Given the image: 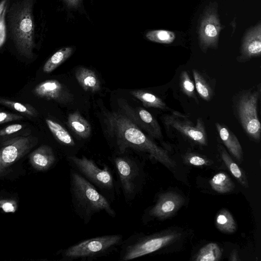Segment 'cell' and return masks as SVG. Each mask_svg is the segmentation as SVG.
Returning <instances> with one entry per match:
<instances>
[{"mask_svg":"<svg viewBox=\"0 0 261 261\" xmlns=\"http://www.w3.org/2000/svg\"><path fill=\"white\" fill-rule=\"evenodd\" d=\"M0 105L5 106L28 116L35 117L38 115V111L30 104L22 103L0 97Z\"/></svg>","mask_w":261,"mask_h":261,"instance_id":"28","label":"cell"},{"mask_svg":"<svg viewBox=\"0 0 261 261\" xmlns=\"http://www.w3.org/2000/svg\"><path fill=\"white\" fill-rule=\"evenodd\" d=\"M70 192L73 209L85 224L96 214L103 212L111 217L116 212L109 199L77 172H70Z\"/></svg>","mask_w":261,"mask_h":261,"instance_id":"2","label":"cell"},{"mask_svg":"<svg viewBox=\"0 0 261 261\" xmlns=\"http://www.w3.org/2000/svg\"><path fill=\"white\" fill-rule=\"evenodd\" d=\"M112 162L125 200L132 201L139 192L141 185L143 171L140 163L124 153H117L112 159Z\"/></svg>","mask_w":261,"mask_h":261,"instance_id":"8","label":"cell"},{"mask_svg":"<svg viewBox=\"0 0 261 261\" xmlns=\"http://www.w3.org/2000/svg\"><path fill=\"white\" fill-rule=\"evenodd\" d=\"M195 87L200 97L205 101L211 100L214 96L212 85L204 75L196 69L192 70Z\"/></svg>","mask_w":261,"mask_h":261,"instance_id":"22","label":"cell"},{"mask_svg":"<svg viewBox=\"0 0 261 261\" xmlns=\"http://www.w3.org/2000/svg\"><path fill=\"white\" fill-rule=\"evenodd\" d=\"M180 87L182 92L190 98L197 101L195 94V84L187 71H182L180 76Z\"/></svg>","mask_w":261,"mask_h":261,"instance_id":"30","label":"cell"},{"mask_svg":"<svg viewBox=\"0 0 261 261\" xmlns=\"http://www.w3.org/2000/svg\"><path fill=\"white\" fill-rule=\"evenodd\" d=\"M130 93L141 101L146 107L161 110L169 109L163 99L149 91L143 90H135L130 91Z\"/></svg>","mask_w":261,"mask_h":261,"instance_id":"21","label":"cell"},{"mask_svg":"<svg viewBox=\"0 0 261 261\" xmlns=\"http://www.w3.org/2000/svg\"><path fill=\"white\" fill-rule=\"evenodd\" d=\"M215 126L222 142L229 152L240 163L243 160V152L241 145L234 133L225 124L215 123Z\"/></svg>","mask_w":261,"mask_h":261,"instance_id":"17","label":"cell"},{"mask_svg":"<svg viewBox=\"0 0 261 261\" xmlns=\"http://www.w3.org/2000/svg\"><path fill=\"white\" fill-rule=\"evenodd\" d=\"M146 38L152 42L170 44L173 42L175 38V35L174 32L163 30H153L148 32L146 34Z\"/></svg>","mask_w":261,"mask_h":261,"instance_id":"29","label":"cell"},{"mask_svg":"<svg viewBox=\"0 0 261 261\" xmlns=\"http://www.w3.org/2000/svg\"><path fill=\"white\" fill-rule=\"evenodd\" d=\"M75 76L79 84L86 91L96 92L101 89L100 82L92 70L85 67H78Z\"/></svg>","mask_w":261,"mask_h":261,"instance_id":"18","label":"cell"},{"mask_svg":"<svg viewBox=\"0 0 261 261\" xmlns=\"http://www.w3.org/2000/svg\"><path fill=\"white\" fill-rule=\"evenodd\" d=\"M67 161L72 168L93 185L106 197H114L115 184L113 174L108 165L100 168L91 159L82 155H69Z\"/></svg>","mask_w":261,"mask_h":261,"instance_id":"7","label":"cell"},{"mask_svg":"<svg viewBox=\"0 0 261 261\" xmlns=\"http://www.w3.org/2000/svg\"><path fill=\"white\" fill-rule=\"evenodd\" d=\"M217 2H210L203 10L198 23L197 34L199 47L203 53L218 46L221 31L224 26L221 23Z\"/></svg>","mask_w":261,"mask_h":261,"instance_id":"9","label":"cell"},{"mask_svg":"<svg viewBox=\"0 0 261 261\" xmlns=\"http://www.w3.org/2000/svg\"><path fill=\"white\" fill-rule=\"evenodd\" d=\"M56 158L51 147L42 145L32 152L29 155V163L38 171H45L55 163Z\"/></svg>","mask_w":261,"mask_h":261,"instance_id":"16","label":"cell"},{"mask_svg":"<svg viewBox=\"0 0 261 261\" xmlns=\"http://www.w3.org/2000/svg\"><path fill=\"white\" fill-rule=\"evenodd\" d=\"M0 208L6 213L15 212L17 208V204L12 200H0Z\"/></svg>","mask_w":261,"mask_h":261,"instance_id":"33","label":"cell"},{"mask_svg":"<svg viewBox=\"0 0 261 261\" xmlns=\"http://www.w3.org/2000/svg\"><path fill=\"white\" fill-rule=\"evenodd\" d=\"M218 149L223 162L231 174L244 187L248 188V182L245 173L230 156L224 147L219 144Z\"/></svg>","mask_w":261,"mask_h":261,"instance_id":"20","label":"cell"},{"mask_svg":"<svg viewBox=\"0 0 261 261\" xmlns=\"http://www.w3.org/2000/svg\"><path fill=\"white\" fill-rule=\"evenodd\" d=\"M103 122L108 135L114 141L117 153L128 149L147 154L169 169L176 167V163L163 148L146 136L122 112H103Z\"/></svg>","mask_w":261,"mask_h":261,"instance_id":"1","label":"cell"},{"mask_svg":"<svg viewBox=\"0 0 261 261\" xmlns=\"http://www.w3.org/2000/svg\"><path fill=\"white\" fill-rule=\"evenodd\" d=\"M212 188L219 193H226L231 192L235 185L228 175L224 172L215 174L210 180Z\"/></svg>","mask_w":261,"mask_h":261,"instance_id":"25","label":"cell"},{"mask_svg":"<svg viewBox=\"0 0 261 261\" xmlns=\"http://www.w3.org/2000/svg\"><path fill=\"white\" fill-rule=\"evenodd\" d=\"M222 256L219 246L215 243H210L202 247L194 257L196 261H218Z\"/></svg>","mask_w":261,"mask_h":261,"instance_id":"27","label":"cell"},{"mask_svg":"<svg viewBox=\"0 0 261 261\" xmlns=\"http://www.w3.org/2000/svg\"><path fill=\"white\" fill-rule=\"evenodd\" d=\"M261 55V24L259 21L247 30L240 47V55L237 58L239 62H245Z\"/></svg>","mask_w":261,"mask_h":261,"instance_id":"15","label":"cell"},{"mask_svg":"<svg viewBox=\"0 0 261 261\" xmlns=\"http://www.w3.org/2000/svg\"><path fill=\"white\" fill-rule=\"evenodd\" d=\"M23 118V117L21 115L5 111H0V124L15 120H20Z\"/></svg>","mask_w":261,"mask_h":261,"instance_id":"32","label":"cell"},{"mask_svg":"<svg viewBox=\"0 0 261 261\" xmlns=\"http://www.w3.org/2000/svg\"><path fill=\"white\" fill-rule=\"evenodd\" d=\"M180 233L168 231L149 236L134 234L120 245L119 259L128 261L154 252L174 242Z\"/></svg>","mask_w":261,"mask_h":261,"instance_id":"6","label":"cell"},{"mask_svg":"<svg viewBox=\"0 0 261 261\" xmlns=\"http://www.w3.org/2000/svg\"><path fill=\"white\" fill-rule=\"evenodd\" d=\"M33 1L22 0L18 4L11 16V29L16 47L27 58L33 56L35 47Z\"/></svg>","mask_w":261,"mask_h":261,"instance_id":"3","label":"cell"},{"mask_svg":"<svg viewBox=\"0 0 261 261\" xmlns=\"http://www.w3.org/2000/svg\"><path fill=\"white\" fill-rule=\"evenodd\" d=\"M185 161L191 165L202 166L210 165L212 162L206 157L195 153H188L184 157Z\"/></svg>","mask_w":261,"mask_h":261,"instance_id":"31","label":"cell"},{"mask_svg":"<svg viewBox=\"0 0 261 261\" xmlns=\"http://www.w3.org/2000/svg\"><path fill=\"white\" fill-rule=\"evenodd\" d=\"M45 122L56 140L62 144L74 146L75 142L68 132L61 124L50 119L46 118Z\"/></svg>","mask_w":261,"mask_h":261,"instance_id":"23","label":"cell"},{"mask_svg":"<svg viewBox=\"0 0 261 261\" xmlns=\"http://www.w3.org/2000/svg\"><path fill=\"white\" fill-rule=\"evenodd\" d=\"M34 94L40 98L54 100L61 104L72 102L73 95L64 85L56 80H47L37 85Z\"/></svg>","mask_w":261,"mask_h":261,"instance_id":"13","label":"cell"},{"mask_svg":"<svg viewBox=\"0 0 261 261\" xmlns=\"http://www.w3.org/2000/svg\"><path fill=\"white\" fill-rule=\"evenodd\" d=\"M121 234L98 236L83 240L60 251L63 260H91L105 256L120 246Z\"/></svg>","mask_w":261,"mask_h":261,"instance_id":"5","label":"cell"},{"mask_svg":"<svg viewBox=\"0 0 261 261\" xmlns=\"http://www.w3.org/2000/svg\"><path fill=\"white\" fill-rule=\"evenodd\" d=\"M73 48L70 47L62 48L56 52L44 64L43 71L50 73L66 61L72 54Z\"/></svg>","mask_w":261,"mask_h":261,"instance_id":"24","label":"cell"},{"mask_svg":"<svg viewBox=\"0 0 261 261\" xmlns=\"http://www.w3.org/2000/svg\"><path fill=\"white\" fill-rule=\"evenodd\" d=\"M22 128L20 124H13L8 125L0 130V136L9 135L15 133Z\"/></svg>","mask_w":261,"mask_h":261,"instance_id":"34","label":"cell"},{"mask_svg":"<svg viewBox=\"0 0 261 261\" xmlns=\"http://www.w3.org/2000/svg\"><path fill=\"white\" fill-rule=\"evenodd\" d=\"M7 1V0H3L0 3V16L4 10V8L5 7Z\"/></svg>","mask_w":261,"mask_h":261,"instance_id":"36","label":"cell"},{"mask_svg":"<svg viewBox=\"0 0 261 261\" xmlns=\"http://www.w3.org/2000/svg\"><path fill=\"white\" fill-rule=\"evenodd\" d=\"M68 125L79 137L85 139L91 134V127L89 122L78 111L70 113L67 119Z\"/></svg>","mask_w":261,"mask_h":261,"instance_id":"19","label":"cell"},{"mask_svg":"<svg viewBox=\"0 0 261 261\" xmlns=\"http://www.w3.org/2000/svg\"><path fill=\"white\" fill-rule=\"evenodd\" d=\"M217 228L225 233H232L237 230V224L230 213L222 209L217 214L216 219Z\"/></svg>","mask_w":261,"mask_h":261,"instance_id":"26","label":"cell"},{"mask_svg":"<svg viewBox=\"0 0 261 261\" xmlns=\"http://www.w3.org/2000/svg\"><path fill=\"white\" fill-rule=\"evenodd\" d=\"M121 112L125 115L141 129L145 130L150 137L162 140L161 127L156 119L146 109L130 106L124 99L118 100Z\"/></svg>","mask_w":261,"mask_h":261,"instance_id":"12","label":"cell"},{"mask_svg":"<svg viewBox=\"0 0 261 261\" xmlns=\"http://www.w3.org/2000/svg\"><path fill=\"white\" fill-rule=\"evenodd\" d=\"M166 130H176L188 140L202 146L207 145V136L202 119L197 118L196 123L191 121L188 116L173 111L163 116Z\"/></svg>","mask_w":261,"mask_h":261,"instance_id":"10","label":"cell"},{"mask_svg":"<svg viewBox=\"0 0 261 261\" xmlns=\"http://www.w3.org/2000/svg\"><path fill=\"white\" fill-rule=\"evenodd\" d=\"M260 88L244 90L237 94L233 100V112L245 133L249 138L259 142L261 125L258 115V104Z\"/></svg>","mask_w":261,"mask_h":261,"instance_id":"4","label":"cell"},{"mask_svg":"<svg viewBox=\"0 0 261 261\" xmlns=\"http://www.w3.org/2000/svg\"><path fill=\"white\" fill-rule=\"evenodd\" d=\"M185 200L177 193L168 192L161 194L156 203L147 212L151 218L164 219L173 215L183 205Z\"/></svg>","mask_w":261,"mask_h":261,"instance_id":"14","label":"cell"},{"mask_svg":"<svg viewBox=\"0 0 261 261\" xmlns=\"http://www.w3.org/2000/svg\"><path fill=\"white\" fill-rule=\"evenodd\" d=\"M37 142V138L32 135L18 136L4 142L0 148V176L28 153Z\"/></svg>","mask_w":261,"mask_h":261,"instance_id":"11","label":"cell"},{"mask_svg":"<svg viewBox=\"0 0 261 261\" xmlns=\"http://www.w3.org/2000/svg\"><path fill=\"white\" fill-rule=\"evenodd\" d=\"M240 260V259L239 258L238 251L236 250H233L231 252V253L229 256V260L238 261V260Z\"/></svg>","mask_w":261,"mask_h":261,"instance_id":"35","label":"cell"}]
</instances>
